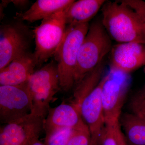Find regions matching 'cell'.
Wrapping results in <instances>:
<instances>
[{
    "mask_svg": "<svg viewBox=\"0 0 145 145\" xmlns=\"http://www.w3.org/2000/svg\"><path fill=\"white\" fill-rule=\"evenodd\" d=\"M102 24L109 36L119 43L145 44L142 21L135 11L121 1L106 2L101 8Z\"/></svg>",
    "mask_w": 145,
    "mask_h": 145,
    "instance_id": "1",
    "label": "cell"
},
{
    "mask_svg": "<svg viewBox=\"0 0 145 145\" xmlns=\"http://www.w3.org/2000/svg\"><path fill=\"white\" fill-rule=\"evenodd\" d=\"M112 47L110 37L101 22H93L89 26L79 50L74 76L75 85L103 62Z\"/></svg>",
    "mask_w": 145,
    "mask_h": 145,
    "instance_id": "2",
    "label": "cell"
},
{
    "mask_svg": "<svg viewBox=\"0 0 145 145\" xmlns=\"http://www.w3.org/2000/svg\"><path fill=\"white\" fill-rule=\"evenodd\" d=\"M89 26L86 23L67 27L64 39L54 54L60 87L65 91H68L75 85L78 53Z\"/></svg>",
    "mask_w": 145,
    "mask_h": 145,
    "instance_id": "3",
    "label": "cell"
},
{
    "mask_svg": "<svg viewBox=\"0 0 145 145\" xmlns=\"http://www.w3.org/2000/svg\"><path fill=\"white\" fill-rule=\"evenodd\" d=\"M27 85L33 102L31 112L45 119L50 103L61 88L57 64L51 61L34 71Z\"/></svg>",
    "mask_w": 145,
    "mask_h": 145,
    "instance_id": "4",
    "label": "cell"
},
{
    "mask_svg": "<svg viewBox=\"0 0 145 145\" xmlns=\"http://www.w3.org/2000/svg\"><path fill=\"white\" fill-rule=\"evenodd\" d=\"M65 10L44 19L34 29V55L37 65L42 64L54 55L61 43L67 28Z\"/></svg>",
    "mask_w": 145,
    "mask_h": 145,
    "instance_id": "5",
    "label": "cell"
},
{
    "mask_svg": "<svg viewBox=\"0 0 145 145\" xmlns=\"http://www.w3.org/2000/svg\"><path fill=\"white\" fill-rule=\"evenodd\" d=\"M33 102L27 82L17 86H0V122L14 121L30 114Z\"/></svg>",
    "mask_w": 145,
    "mask_h": 145,
    "instance_id": "6",
    "label": "cell"
},
{
    "mask_svg": "<svg viewBox=\"0 0 145 145\" xmlns=\"http://www.w3.org/2000/svg\"><path fill=\"white\" fill-rule=\"evenodd\" d=\"M44 118L31 112L0 129V145H30L43 130Z\"/></svg>",
    "mask_w": 145,
    "mask_h": 145,
    "instance_id": "7",
    "label": "cell"
},
{
    "mask_svg": "<svg viewBox=\"0 0 145 145\" xmlns=\"http://www.w3.org/2000/svg\"><path fill=\"white\" fill-rule=\"evenodd\" d=\"M127 75L116 78L111 71L107 75L102 93L105 125L115 126L120 123L128 84Z\"/></svg>",
    "mask_w": 145,
    "mask_h": 145,
    "instance_id": "8",
    "label": "cell"
},
{
    "mask_svg": "<svg viewBox=\"0 0 145 145\" xmlns=\"http://www.w3.org/2000/svg\"><path fill=\"white\" fill-rule=\"evenodd\" d=\"M110 52L111 71L127 75L145 65V44L119 43L112 47Z\"/></svg>",
    "mask_w": 145,
    "mask_h": 145,
    "instance_id": "9",
    "label": "cell"
},
{
    "mask_svg": "<svg viewBox=\"0 0 145 145\" xmlns=\"http://www.w3.org/2000/svg\"><path fill=\"white\" fill-rule=\"evenodd\" d=\"M29 40L18 25L7 24L0 30V70L13 60L27 52Z\"/></svg>",
    "mask_w": 145,
    "mask_h": 145,
    "instance_id": "10",
    "label": "cell"
},
{
    "mask_svg": "<svg viewBox=\"0 0 145 145\" xmlns=\"http://www.w3.org/2000/svg\"><path fill=\"white\" fill-rule=\"evenodd\" d=\"M86 125L82 117L80 109L72 103L63 102L58 106L50 109L44 121V138L62 129H78Z\"/></svg>",
    "mask_w": 145,
    "mask_h": 145,
    "instance_id": "11",
    "label": "cell"
},
{
    "mask_svg": "<svg viewBox=\"0 0 145 145\" xmlns=\"http://www.w3.org/2000/svg\"><path fill=\"white\" fill-rule=\"evenodd\" d=\"M107 75L102 78L99 85L83 100L80 110L84 121L91 135L101 132L105 126L102 93Z\"/></svg>",
    "mask_w": 145,
    "mask_h": 145,
    "instance_id": "12",
    "label": "cell"
},
{
    "mask_svg": "<svg viewBox=\"0 0 145 145\" xmlns=\"http://www.w3.org/2000/svg\"><path fill=\"white\" fill-rule=\"evenodd\" d=\"M37 65L34 54L27 52L0 70V85L17 86L28 82Z\"/></svg>",
    "mask_w": 145,
    "mask_h": 145,
    "instance_id": "13",
    "label": "cell"
},
{
    "mask_svg": "<svg viewBox=\"0 0 145 145\" xmlns=\"http://www.w3.org/2000/svg\"><path fill=\"white\" fill-rule=\"evenodd\" d=\"M106 2L105 0L74 1L65 10L67 25L69 26L88 23Z\"/></svg>",
    "mask_w": 145,
    "mask_h": 145,
    "instance_id": "14",
    "label": "cell"
},
{
    "mask_svg": "<svg viewBox=\"0 0 145 145\" xmlns=\"http://www.w3.org/2000/svg\"><path fill=\"white\" fill-rule=\"evenodd\" d=\"M73 0H38L22 15L24 20L34 22L66 10L74 2Z\"/></svg>",
    "mask_w": 145,
    "mask_h": 145,
    "instance_id": "15",
    "label": "cell"
},
{
    "mask_svg": "<svg viewBox=\"0 0 145 145\" xmlns=\"http://www.w3.org/2000/svg\"><path fill=\"white\" fill-rule=\"evenodd\" d=\"M128 145H145V118L133 112L121 116L119 121Z\"/></svg>",
    "mask_w": 145,
    "mask_h": 145,
    "instance_id": "16",
    "label": "cell"
},
{
    "mask_svg": "<svg viewBox=\"0 0 145 145\" xmlns=\"http://www.w3.org/2000/svg\"><path fill=\"white\" fill-rule=\"evenodd\" d=\"M104 67L103 62L93 71L87 74L82 81L76 85L73 99L71 103L80 109L84 99L96 88L101 82Z\"/></svg>",
    "mask_w": 145,
    "mask_h": 145,
    "instance_id": "17",
    "label": "cell"
},
{
    "mask_svg": "<svg viewBox=\"0 0 145 145\" xmlns=\"http://www.w3.org/2000/svg\"><path fill=\"white\" fill-rule=\"evenodd\" d=\"M91 135L88 125L78 129H73L67 145H89Z\"/></svg>",
    "mask_w": 145,
    "mask_h": 145,
    "instance_id": "18",
    "label": "cell"
},
{
    "mask_svg": "<svg viewBox=\"0 0 145 145\" xmlns=\"http://www.w3.org/2000/svg\"><path fill=\"white\" fill-rule=\"evenodd\" d=\"M70 128L59 130L46 138L44 144L46 145H67L72 131Z\"/></svg>",
    "mask_w": 145,
    "mask_h": 145,
    "instance_id": "19",
    "label": "cell"
},
{
    "mask_svg": "<svg viewBox=\"0 0 145 145\" xmlns=\"http://www.w3.org/2000/svg\"><path fill=\"white\" fill-rule=\"evenodd\" d=\"M117 125H105L101 133L102 145H117L115 136V128Z\"/></svg>",
    "mask_w": 145,
    "mask_h": 145,
    "instance_id": "20",
    "label": "cell"
},
{
    "mask_svg": "<svg viewBox=\"0 0 145 145\" xmlns=\"http://www.w3.org/2000/svg\"><path fill=\"white\" fill-rule=\"evenodd\" d=\"M131 107L133 113L145 118V95H138L131 100Z\"/></svg>",
    "mask_w": 145,
    "mask_h": 145,
    "instance_id": "21",
    "label": "cell"
},
{
    "mask_svg": "<svg viewBox=\"0 0 145 145\" xmlns=\"http://www.w3.org/2000/svg\"><path fill=\"white\" fill-rule=\"evenodd\" d=\"M122 2L131 7L145 20V2L140 0H123Z\"/></svg>",
    "mask_w": 145,
    "mask_h": 145,
    "instance_id": "22",
    "label": "cell"
},
{
    "mask_svg": "<svg viewBox=\"0 0 145 145\" xmlns=\"http://www.w3.org/2000/svg\"><path fill=\"white\" fill-rule=\"evenodd\" d=\"M115 136L117 145H128L124 134L121 130L120 124L117 125L115 128Z\"/></svg>",
    "mask_w": 145,
    "mask_h": 145,
    "instance_id": "23",
    "label": "cell"
},
{
    "mask_svg": "<svg viewBox=\"0 0 145 145\" xmlns=\"http://www.w3.org/2000/svg\"><path fill=\"white\" fill-rule=\"evenodd\" d=\"M102 131L101 132L97 133L91 135V140L89 145H102V141H101Z\"/></svg>",
    "mask_w": 145,
    "mask_h": 145,
    "instance_id": "24",
    "label": "cell"
},
{
    "mask_svg": "<svg viewBox=\"0 0 145 145\" xmlns=\"http://www.w3.org/2000/svg\"><path fill=\"white\" fill-rule=\"evenodd\" d=\"M10 2H13L15 5L17 6L24 5L27 2V1H10Z\"/></svg>",
    "mask_w": 145,
    "mask_h": 145,
    "instance_id": "25",
    "label": "cell"
},
{
    "mask_svg": "<svg viewBox=\"0 0 145 145\" xmlns=\"http://www.w3.org/2000/svg\"><path fill=\"white\" fill-rule=\"evenodd\" d=\"M39 138H36L32 140L30 145H46L44 143H42L39 141Z\"/></svg>",
    "mask_w": 145,
    "mask_h": 145,
    "instance_id": "26",
    "label": "cell"
},
{
    "mask_svg": "<svg viewBox=\"0 0 145 145\" xmlns=\"http://www.w3.org/2000/svg\"><path fill=\"white\" fill-rule=\"evenodd\" d=\"M139 16H140V15H139ZM140 17H141L142 21L143 28H144V31L145 34V20H144V18H142L141 16H140Z\"/></svg>",
    "mask_w": 145,
    "mask_h": 145,
    "instance_id": "27",
    "label": "cell"
},
{
    "mask_svg": "<svg viewBox=\"0 0 145 145\" xmlns=\"http://www.w3.org/2000/svg\"><path fill=\"white\" fill-rule=\"evenodd\" d=\"M144 72H145V68H144Z\"/></svg>",
    "mask_w": 145,
    "mask_h": 145,
    "instance_id": "28",
    "label": "cell"
},
{
    "mask_svg": "<svg viewBox=\"0 0 145 145\" xmlns=\"http://www.w3.org/2000/svg\"><path fill=\"white\" fill-rule=\"evenodd\" d=\"M144 95H145V93L144 94Z\"/></svg>",
    "mask_w": 145,
    "mask_h": 145,
    "instance_id": "29",
    "label": "cell"
}]
</instances>
